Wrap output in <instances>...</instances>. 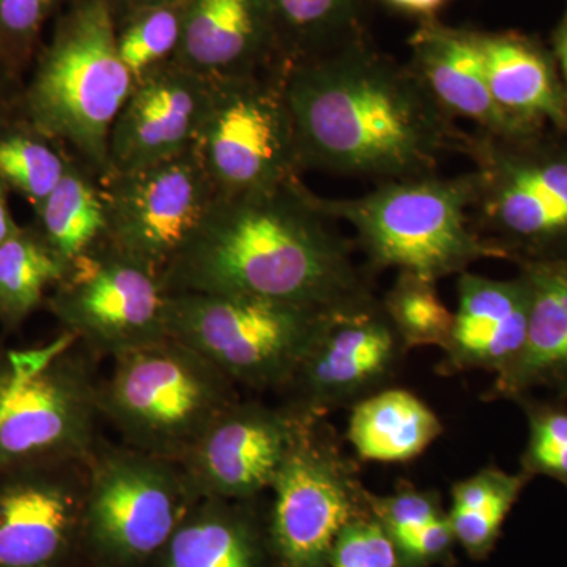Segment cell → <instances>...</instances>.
<instances>
[{"mask_svg": "<svg viewBox=\"0 0 567 567\" xmlns=\"http://www.w3.org/2000/svg\"><path fill=\"white\" fill-rule=\"evenodd\" d=\"M287 96L305 171L385 183L465 155L470 133L371 35L289 66Z\"/></svg>", "mask_w": 567, "mask_h": 567, "instance_id": "obj_1", "label": "cell"}, {"mask_svg": "<svg viewBox=\"0 0 567 567\" xmlns=\"http://www.w3.org/2000/svg\"><path fill=\"white\" fill-rule=\"evenodd\" d=\"M303 181L218 194L163 275L167 293L252 295L331 309L374 297L353 246Z\"/></svg>", "mask_w": 567, "mask_h": 567, "instance_id": "obj_2", "label": "cell"}, {"mask_svg": "<svg viewBox=\"0 0 567 567\" xmlns=\"http://www.w3.org/2000/svg\"><path fill=\"white\" fill-rule=\"evenodd\" d=\"M22 118L100 182L111 174L110 134L134 80L118 55L107 0H69L35 55Z\"/></svg>", "mask_w": 567, "mask_h": 567, "instance_id": "obj_3", "label": "cell"}, {"mask_svg": "<svg viewBox=\"0 0 567 567\" xmlns=\"http://www.w3.org/2000/svg\"><path fill=\"white\" fill-rule=\"evenodd\" d=\"M472 199V173L377 183L352 199L316 194L324 215L353 227L374 270L398 268L435 282L464 274L477 260L498 259L473 229Z\"/></svg>", "mask_w": 567, "mask_h": 567, "instance_id": "obj_4", "label": "cell"}, {"mask_svg": "<svg viewBox=\"0 0 567 567\" xmlns=\"http://www.w3.org/2000/svg\"><path fill=\"white\" fill-rule=\"evenodd\" d=\"M238 399L221 369L171 336L112 358L100 382L103 420L123 445L175 462Z\"/></svg>", "mask_w": 567, "mask_h": 567, "instance_id": "obj_5", "label": "cell"}, {"mask_svg": "<svg viewBox=\"0 0 567 567\" xmlns=\"http://www.w3.org/2000/svg\"><path fill=\"white\" fill-rule=\"evenodd\" d=\"M96 358L73 334L10 350L9 412L0 425V472L91 461L102 445Z\"/></svg>", "mask_w": 567, "mask_h": 567, "instance_id": "obj_6", "label": "cell"}, {"mask_svg": "<svg viewBox=\"0 0 567 567\" xmlns=\"http://www.w3.org/2000/svg\"><path fill=\"white\" fill-rule=\"evenodd\" d=\"M324 311L252 295L167 293L166 328L235 385L278 393Z\"/></svg>", "mask_w": 567, "mask_h": 567, "instance_id": "obj_7", "label": "cell"}, {"mask_svg": "<svg viewBox=\"0 0 567 567\" xmlns=\"http://www.w3.org/2000/svg\"><path fill=\"white\" fill-rule=\"evenodd\" d=\"M287 66L213 80L194 152L218 194H244L300 181L305 173Z\"/></svg>", "mask_w": 567, "mask_h": 567, "instance_id": "obj_8", "label": "cell"}, {"mask_svg": "<svg viewBox=\"0 0 567 567\" xmlns=\"http://www.w3.org/2000/svg\"><path fill=\"white\" fill-rule=\"evenodd\" d=\"M197 499L178 462L102 442L87 462L85 539L112 565L144 561L163 550Z\"/></svg>", "mask_w": 567, "mask_h": 567, "instance_id": "obj_9", "label": "cell"}, {"mask_svg": "<svg viewBox=\"0 0 567 567\" xmlns=\"http://www.w3.org/2000/svg\"><path fill=\"white\" fill-rule=\"evenodd\" d=\"M520 134L473 132V229L498 259L567 240V156L525 152Z\"/></svg>", "mask_w": 567, "mask_h": 567, "instance_id": "obj_10", "label": "cell"}, {"mask_svg": "<svg viewBox=\"0 0 567 567\" xmlns=\"http://www.w3.org/2000/svg\"><path fill=\"white\" fill-rule=\"evenodd\" d=\"M270 491L271 544L282 567L327 566L342 529L372 514L371 494L323 417H306Z\"/></svg>", "mask_w": 567, "mask_h": 567, "instance_id": "obj_11", "label": "cell"}, {"mask_svg": "<svg viewBox=\"0 0 567 567\" xmlns=\"http://www.w3.org/2000/svg\"><path fill=\"white\" fill-rule=\"evenodd\" d=\"M47 303L62 331L96 360L169 336L163 279L106 240L70 264Z\"/></svg>", "mask_w": 567, "mask_h": 567, "instance_id": "obj_12", "label": "cell"}, {"mask_svg": "<svg viewBox=\"0 0 567 567\" xmlns=\"http://www.w3.org/2000/svg\"><path fill=\"white\" fill-rule=\"evenodd\" d=\"M406 353L375 297L327 309L293 374L278 391L282 406L306 417L357 404L394 375Z\"/></svg>", "mask_w": 567, "mask_h": 567, "instance_id": "obj_13", "label": "cell"}, {"mask_svg": "<svg viewBox=\"0 0 567 567\" xmlns=\"http://www.w3.org/2000/svg\"><path fill=\"white\" fill-rule=\"evenodd\" d=\"M102 188L104 240L162 279L218 196L194 148L144 169L111 173Z\"/></svg>", "mask_w": 567, "mask_h": 567, "instance_id": "obj_14", "label": "cell"}, {"mask_svg": "<svg viewBox=\"0 0 567 567\" xmlns=\"http://www.w3.org/2000/svg\"><path fill=\"white\" fill-rule=\"evenodd\" d=\"M305 421L286 406L238 399L178 464L199 498L249 502L274 486Z\"/></svg>", "mask_w": 567, "mask_h": 567, "instance_id": "obj_15", "label": "cell"}, {"mask_svg": "<svg viewBox=\"0 0 567 567\" xmlns=\"http://www.w3.org/2000/svg\"><path fill=\"white\" fill-rule=\"evenodd\" d=\"M87 462L0 472V567H59L84 536Z\"/></svg>", "mask_w": 567, "mask_h": 567, "instance_id": "obj_16", "label": "cell"}, {"mask_svg": "<svg viewBox=\"0 0 567 567\" xmlns=\"http://www.w3.org/2000/svg\"><path fill=\"white\" fill-rule=\"evenodd\" d=\"M215 81L167 62L134 82L110 134L111 173L144 169L192 151Z\"/></svg>", "mask_w": 567, "mask_h": 567, "instance_id": "obj_17", "label": "cell"}, {"mask_svg": "<svg viewBox=\"0 0 567 567\" xmlns=\"http://www.w3.org/2000/svg\"><path fill=\"white\" fill-rule=\"evenodd\" d=\"M174 61L210 80L287 66L268 0H183Z\"/></svg>", "mask_w": 567, "mask_h": 567, "instance_id": "obj_18", "label": "cell"}, {"mask_svg": "<svg viewBox=\"0 0 567 567\" xmlns=\"http://www.w3.org/2000/svg\"><path fill=\"white\" fill-rule=\"evenodd\" d=\"M529 290L524 276L511 281L476 274L458 275L453 333L440 372L486 371L505 374L527 339Z\"/></svg>", "mask_w": 567, "mask_h": 567, "instance_id": "obj_19", "label": "cell"}, {"mask_svg": "<svg viewBox=\"0 0 567 567\" xmlns=\"http://www.w3.org/2000/svg\"><path fill=\"white\" fill-rule=\"evenodd\" d=\"M409 48L410 69L451 117L472 122L476 132L492 136L513 134L488 91L480 31L424 21Z\"/></svg>", "mask_w": 567, "mask_h": 567, "instance_id": "obj_20", "label": "cell"}, {"mask_svg": "<svg viewBox=\"0 0 567 567\" xmlns=\"http://www.w3.org/2000/svg\"><path fill=\"white\" fill-rule=\"evenodd\" d=\"M520 264L529 290L527 339L516 363L495 377L491 398L518 401L536 388L567 398V257Z\"/></svg>", "mask_w": 567, "mask_h": 567, "instance_id": "obj_21", "label": "cell"}, {"mask_svg": "<svg viewBox=\"0 0 567 567\" xmlns=\"http://www.w3.org/2000/svg\"><path fill=\"white\" fill-rule=\"evenodd\" d=\"M488 91L513 134L540 122L567 128V102L544 51L516 32H481Z\"/></svg>", "mask_w": 567, "mask_h": 567, "instance_id": "obj_22", "label": "cell"}, {"mask_svg": "<svg viewBox=\"0 0 567 567\" xmlns=\"http://www.w3.org/2000/svg\"><path fill=\"white\" fill-rule=\"evenodd\" d=\"M443 434V424L417 395L380 390L353 405L347 436L363 461L406 462Z\"/></svg>", "mask_w": 567, "mask_h": 567, "instance_id": "obj_23", "label": "cell"}, {"mask_svg": "<svg viewBox=\"0 0 567 567\" xmlns=\"http://www.w3.org/2000/svg\"><path fill=\"white\" fill-rule=\"evenodd\" d=\"M241 505L197 499L159 551L164 567H262L256 529Z\"/></svg>", "mask_w": 567, "mask_h": 567, "instance_id": "obj_24", "label": "cell"}, {"mask_svg": "<svg viewBox=\"0 0 567 567\" xmlns=\"http://www.w3.org/2000/svg\"><path fill=\"white\" fill-rule=\"evenodd\" d=\"M372 0H268L287 66L320 58L369 35Z\"/></svg>", "mask_w": 567, "mask_h": 567, "instance_id": "obj_25", "label": "cell"}, {"mask_svg": "<svg viewBox=\"0 0 567 567\" xmlns=\"http://www.w3.org/2000/svg\"><path fill=\"white\" fill-rule=\"evenodd\" d=\"M39 234L66 264L106 237V205L102 182L70 156L65 174L50 196L37 207Z\"/></svg>", "mask_w": 567, "mask_h": 567, "instance_id": "obj_26", "label": "cell"}, {"mask_svg": "<svg viewBox=\"0 0 567 567\" xmlns=\"http://www.w3.org/2000/svg\"><path fill=\"white\" fill-rule=\"evenodd\" d=\"M70 264L52 251L39 230H18L0 244V324L21 327L47 301L66 275Z\"/></svg>", "mask_w": 567, "mask_h": 567, "instance_id": "obj_27", "label": "cell"}, {"mask_svg": "<svg viewBox=\"0 0 567 567\" xmlns=\"http://www.w3.org/2000/svg\"><path fill=\"white\" fill-rule=\"evenodd\" d=\"M70 156L22 118L21 126L0 132V183L40 207L61 182Z\"/></svg>", "mask_w": 567, "mask_h": 567, "instance_id": "obj_28", "label": "cell"}, {"mask_svg": "<svg viewBox=\"0 0 567 567\" xmlns=\"http://www.w3.org/2000/svg\"><path fill=\"white\" fill-rule=\"evenodd\" d=\"M182 33L183 0L141 7L115 18L118 55L134 82L177 58Z\"/></svg>", "mask_w": 567, "mask_h": 567, "instance_id": "obj_29", "label": "cell"}, {"mask_svg": "<svg viewBox=\"0 0 567 567\" xmlns=\"http://www.w3.org/2000/svg\"><path fill=\"white\" fill-rule=\"evenodd\" d=\"M435 284L423 276L399 271L393 286L380 300L406 352L416 347L445 350L450 342L454 312L439 297Z\"/></svg>", "mask_w": 567, "mask_h": 567, "instance_id": "obj_30", "label": "cell"}, {"mask_svg": "<svg viewBox=\"0 0 567 567\" xmlns=\"http://www.w3.org/2000/svg\"><path fill=\"white\" fill-rule=\"evenodd\" d=\"M69 0H0V63L13 80L35 61L44 25Z\"/></svg>", "mask_w": 567, "mask_h": 567, "instance_id": "obj_31", "label": "cell"}, {"mask_svg": "<svg viewBox=\"0 0 567 567\" xmlns=\"http://www.w3.org/2000/svg\"><path fill=\"white\" fill-rule=\"evenodd\" d=\"M529 436L522 457V472L529 477L546 475L567 487V410L535 405L528 401Z\"/></svg>", "mask_w": 567, "mask_h": 567, "instance_id": "obj_32", "label": "cell"}, {"mask_svg": "<svg viewBox=\"0 0 567 567\" xmlns=\"http://www.w3.org/2000/svg\"><path fill=\"white\" fill-rule=\"evenodd\" d=\"M324 567H406L393 539L375 517L350 522L336 539Z\"/></svg>", "mask_w": 567, "mask_h": 567, "instance_id": "obj_33", "label": "cell"}, {"mask_svg": "<svg viewBox=\"0 0 567 567\" xmlns=\"http://www.w3.org/2000/svg\"><path fill=\"white\" fill-rule=\"evenodd\" d=\"M369 505L372 516L393 540L443 516L439 496L416 488H402L388 496L371 495Z\"/></svg>", "mask_w": 567, "mask_h": 567, "instance_id": "obj_34", "label": "cell"}, {"mask_svg": "<svg viewBox=\"0 0 567 567\" xmlns=\"http://www.w3.org/2000/svg\"><path fill=\"white\" fill-rule=\"evenodd\" d=\"M406 567L427 565L445 557L453 543H456L453 527L445 514L429 522L424 527L393 540Z\"/></svg>", "mask_w": 567, "mask_h": 567, "instance_id": "obj_35", "label": "cell"}, {"mask_svg": "<svg viewBox=\"0 0 567 567\" xmlns=\"http://www.w3.org/2000/svg\"><path fill=\"white\" fill-rule=\"evenodd\" d=\"M385 9L404 17L415 18L417 22L439 20L451 0H379Z\"/></svg>", "mask_w": 567, "mask_h": 567, "instance_id": "obj_36", "label": "cell"}, {"mask_svg": "<svg viewBox=\"0 0 567 567\" xmlns=\"http://www.w3.org/2000/svg\"><path fill=\"white\" fill-rule=\"evenodd\" d=\"M3 188H6V186L0 183V244L9 240L10 237H13V235L21 229V227L14 223L13 216H11L9 204H7L6 189Z\"/></svg>", "mask_w": 567, "mask_h": 567, "instance_id": "obj_37", "label": "cell"}, {"mask_svg": "<svg viewBox=\"0 0 567 567\" xmlns=\"http://www.w3.org/2000/svg\"><path fill=\"white\" fill-rule=\"evenodd\" d=\"M114 18L122 17L128 11L141 9V7L155 6V3L171 2V0H107Z\"/></svg>", "mask_w": 567, "mask_h": 567, "instance_id": "obj_38", "label": "cell"}, {"mask_svg": "<svg viewBox=\"0 0 567 567\" xmlns=\"http://www.w3.org/2000/svg\"><path fill=\"white\" fill-rule=\"evenodd\" d=\"M557 54L567 84V13L557 32Z\"/></svg>", "mask_w": 567, "mask_h": 567, "instance_id": "obj_39", "label": "cell"}, {"mask_svg": "<svg viewBox=\"0 0 567 567\" xmlns=\"http://www.w3.org/2000/svg\"><path fill=\"white\" fill-rule=\"evenodd\" d=\"M2 81H13V78L7 73L6 69H3L2 63H0V82Z\"/></svg>", "mask_w": 567, "mask_h": 567, "instance_id": "obj_40", "label": "cell"}]
</instances>
